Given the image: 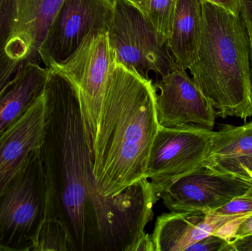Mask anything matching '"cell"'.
<instances>
[{
    "mask_svg": "<svg viewBox=\"0 0 252 251\" xmlns=\"http://www.w3.org/2000/svg\"><path fill=\"white\" fill-rule=\"evenodd\" d=\"M156 94L152 80L113 59L93 147L100 195L115 197L147 179L148 158L160 126Z\"/></svg>",
    "mask_w": 252,
    "mask_h": 251,
    "instance_id": "cell-2",
    "label": "cell"
},
{
    "mask_svg": "<svg viewBox=\"0 0 252 251\" xmlns=\"http://www.w3.org/2000/svg\"><path fill=\"white\" fill-rule=\"evenodd\" d=\"M63 0H22L16 35L6 51L4 85L29 63H41L39 50Z\"/></svg>",
    "mask_w": 252,
    "mask_h": 251,
    "instance_id": "cell-11",
    "label": "cell"
},
{
    "mask_svg": "<svg viewBox=\"0 0 252 251\" xmlns=\"http://www.w3.org/2000/svg\"><path fill=\"white\" fill-rule=\"evenodd\" d=\"M39 154L47 188L45 222L62 227L69 251H142L157 203L148 179L122 194L97 193L93 149L76 85L49 68Z\"/></svg>",
    "mask_w": 252,
    "mask_h": 251,
    "instance_id": "cell-1",
    "label": "cell"
},
{
    "mask_svg": "<svg viewBox=\"0 0 252 251\" xmlns=\"http://www.w3.org/2000/svg\"><path fill=\"white\" fill-rule=\"evenodd\" d=\"M249 235H252V214L240 223L234 233L232 239L240 238Z\"/></svg>",
    "mask_w": 252,
    "mask_h": 251,
    "instance_id": "cell-25",
    "label": "cell"
},
{
    "mask_svg": "<svg viewBox=\"0 0 252 251\" xmlns=\"http://www.w3.org/2000/svg\"><path fill=\"white\" fill-rule=\"evenodd\" d=\"M38 148L0 193V251H32L45 219L47 188Z\"/></svg>",
    "mask_w": 252,
    "mask_h": 251,
    "instance_id": "cell-4",
    "label": "cell"
},
{
    "mask_svg": "<svg viewBox=\"0 0 252 251\" xmlns=\"http://www.w3.org/2000/svg\"><path fill=\"white\" fill-rule=\"evenodd\" d=\"M245 23L250 50V66H251V96L252 102V0H241V12Z\"/></svg>",
    "mask_w": 252,
    "mask_h": 251,
    "instance_id": "cell-22",
    "label": "cell"
},
{
    "mask_svg": "<svg viewBox=\"0 0 252 251\" xmlns=\"http://www.w3.org/2000/svg\"><path fill=\"white\" fill-rule=\"evenodd\" d=\"M44 94L10 129L0 136V193L39 147L44 132Z\"/></svg>",
    "mask_w": 252,
    "mask_h": 251,
    "instance_id": "cell-13",
    "label": "cell"
},
{
    "mask_svg": "<svg viewBox=\"0 0 252 251\" xmlns=\"http://www.w3.org/2000/svg\"><path fill=\"white\" fill-rule=\"evenodd\" d=\"M252 186V181L204 165L175 181L160 199L170 212L214 213Z\"/></svg>",
    "mask_w": 252,
    "mask_h": 251,
    "instance_id": "cell-9",
    "label": "cell"
},
{
    "mask_svg": "<svg viewBox=\"0 0 252 251\" xmlns=\"http://www.w3.org/2000/svg\"><path fill=\"white\" fill-rule=\"evenodd\" d=\"M214 213L222 215L252 213V186L245 193L232 199Z\"/></svg>",
    "mask_w": 252,
    "mask_h": 251,
    "instance_id": "cell-20",
    "label": "cell"
},
{
    "mask_svg": "<svg viewBox=\"0 0 252 251\" xmlns=\"http://www.w3.org/2000/svg\"><path fill=\"white\" fill-rule=\"evenodd\" d=\"M204 165L244 179L250 180L252 178V154L230 159L207 161Z\"/></svg>",
    "mask_w": 252,
    "mask_h": 251,
    "instance_id": "cell-19",
    "label": "cell"
},
{
    "mask_svg": "<svg viewBox=\"0 0 252 251\" xmlns=\"http://www.w3.org/2000/svg\"><path fill=\"white\" fill-rule=\"evenodd\" d=\"M231 251H252V235L230 240Z\"/></svg>",
    "mask_w": 252,
    "mask_h": 251,
    "instance_id": "cell-24",
    "label": "cell"
},
{
    "mask_svg": "<svg viewBox=\"0 0 252 251\" xmlns=\"http://www.w3.org/2000/svg\"><path fill=\"white\" fill-rule=\"evenodd\" d=\"M113 59L107 32H93L64 63L53 67L76 85L92 149Z\"/></svg>",
    "mask_w": 252,
    "mask_h": 251,
    "instance_id": "cell-8",
    "label": "cell"
},
{
    "mask_svg": "<svg viewBox=\"0 0 252 251\" xmlns=\"http://www.w3.org/2000/svg\"><path fill=\"white\" fill-rule=\"evenodd\" d=\"M160 126L196 125L213 130L217 113L187 70L177 69L154 84Z\"/></svg>",
    "mask_w": 252,
    "mask_h": 251,
    "instance_id": "cell-10",
    "label": "cell"
},
{
    "mask_svg": "<svg viewBox=\"0 0 252 251\" xmlns=\"http://www.w3.org/2000/svg\"><path fill=\"white\" fill-rule=\"evenodd\" d=\"M250 214H162L157 218L151 235L154 251H187L191 246L211 234L223 236L232 224Z\"/></svg>",
    "mask_w": 252,
    "mask_h": 251,
    "instance_id": "cell-12",
    "label": "cell"
},
{
    "mask_svg": "<svg viewBox=\"0 0 252 251\" xmlns=\"http://www.w3.org/2000/svg\"><path fill=\"white\" fill-rule=\"evenodd\" d=\"M178 0H146L142 10L157 30L168 40Z\"/></svg>",
    "mask_w": 252,
    "mask_h": 251,
    "instance_id": "cell-18",
    "label": "cell"
},
{
    "mask_svg": "<svg viewBox=\"0 0 252 251\" xmlns=\"http://www.w3.org/2000/svg\"><path fill=\"white\" fill-rule=\"evenodd\" d=\"M187 251H231L230 241L218 234H211L191 246Z\"/></svg>",
    "mask_w": 252,
    "mask_h": 251,
    "instance_id": "cell-21",
    "label": "cell"
},
{
    "mask_svg": "<svg viewBox=\"0 0 252 251\" xmlns=\"http://www.w3.org/2000/svg\"><path fill=\"white\" fill-rule=\"evenodd\" d=\"M107 37L115 61L144 78H149L151 72L164 77L179 69L167 40L142 9L127 0H114Z\"/></svg>",
    "mask_w": 252,
    "mask_h": 251,
    "instance_id": "cell-5",
    "label": "cell"
},
{
    "mask_svg": "<svg viewBox=\"0 0 252 251\" xmlns=\"http://www.w3.org/2000/svg\"><path fill=\"white\" fill-rule=\"evenodd\" d=\"M215 133L196 125L159 126L146 170L156 201L175 181L204 165L211 152Z\"/></svg>",
    "mask_w": 252,
    "mask_h": 251,
    "instance_id": "cell-6",
    "label": "cell"
},
{
    "mask_svg": "<svg viewBox=\"0 0 252 251\" xmlns=\"http://www.w3.org/2000/svg\"><path fill=\"white\" fill-rule=\"evenodd\" d=\"M113 10L114 0H63L40 47L41 63L59 66L90 33L107 32Z\"/></svg>",
    "mask_w": 252,
    "mask_h": 251,
    "instance_id": "cell-7",
    "label": "cell"
},
{
    "mask_svg": "<svg viewBox=\"0 0 252 251\" xmlns=\"http://www.w3.org/2000/svg\"><path fill=\"white\" fill-rule=\"evenodd\" d=\"M252 154V122L240 126L222 125L215 133L207 161L230 159ZM206 161V162H207Z\"/></svg>",
    "mask_w": 252,
    "mask_h": 251,
    "instance_id": "cell-16",
    "label": "cell"
},
{
    "mask_svg": "<svg viewBox=\"0 0 252 251\" xmlns=\"http://www.w3.org/2000/svg\"><path fill=\"white\" fill-rule=\"evenodd\" d=\"M21 6L22 0H0V92L4 85L6 51L17 31Z\"/></svg>",
    "mask_w": 252,
    "mask_h": 251,
    "instance_id": "cell-17",
    "label": "cell"
},
{
    "mask_svg": "<svg viewBox=\"0 0 252 251\" xmlns=\"http://www.w3.org/2000/svg\"><path fill=\"white\" fill-rule=\"evenodd\" d=\"M127 1L133 3V4H136V5H137L138 7H140V8H142V6H143V4H145V1H146V0H127Z\"/></svg>",
    "mask_w": 252,
    "mask_h": 251,
    "instance_id": "cell-26",
    "label": "cell"
},
{
    "mask_svg": "<svg viewBox=\"0 0 252 251\" xmlns=\"http://www.w3.org/2000/svg\"><path fill=\"white\" fill-rule=\"evenodd\" d=\"M49 68L29 63L0 93V136L10 129L44 94Z\"/></svg>",
    "mask_w": 252,
    "mask_h": 251,
    "instance_id": "cell-14",
    "label": "cell"
},
{
    "mask_svg": "<svg viewBox=\"0 0 252 251\" xmlns=\"http://www.w3.org/2000/svg\"><path fill=\"white\" fill-rule=\"evenodd\" d=\"M202 16L201 0H178L167 42L180 69H189L198 57Z\"/></svg>",
    "mask_w": 252,
    "mask_h": 251,
    "instance_id": "cell-15",
    "label": "cell"
},
{
    "mask_svg": "<svg viewBox=\"0 0 252 251\" xmlns=\"http://www.w3.org/2000/svg\"><path fill=\"white\" fill-rule=\"evenodd\" d=\"M201 1L211 3L236 14H240L241 12V0H201Z\"/></svg>",
    "mask_w": 252,
    "mask_h": 251,
    "instance_id": "cell-23",
    "label": "cell"
},
{
    "mask_svg": "<svg viewBox=\"0 0 252 251\" xmlns=\"http://www.w3.org/2000/svg\"><path fill=\"white\" fill-rule=\"evenodd\" d=\"M198 57L189 68L217 116H252L251 66L245 23L236 14L202 1Z\"/></svg>",
    "mask_w": 252,
    "mask_h": 251,
    "instance_id": "cell-3",
    "label": "cell"
},
{
    "mask_svg": "<svg viewBox=\"0 0 252 251\" xmlns=\"http://www.w3.org/2000/svg\"><path fill=\"white\" fill-rule=\"evenodd\" d=\"M250 181H252V178H250Z\"/></svg>",
    "mask_w": 252,
    "mask_h": 251,
    "instance_id": "cell-27",
    "label": "cell"
}]
</instances>
